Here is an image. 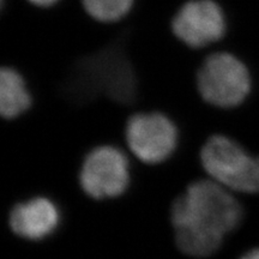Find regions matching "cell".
<instances>
[{
	"label": "cell",
	"mask_w": 259,
	"mask_h": 259,
	"mask_svg": "<svg viewBox=\"0 0 259 259\" xmlns=\"http://www.w3.org/2000/svg\"><path fill=\"white\" fill-rule=\"evenodd\" d=\"M241 218V205L235 197L213 180L192 183L171 208L178 247L197 258L215 253Z\"/></svg>",
	"instance_id": "1"
},
{
	"label": "cell",
	"mask_w": 259,
	"mask_h": 259,
	"mask_svg": "<svg viewBox=\"0 0 259 259\" xmlns=\"http://www.w3.org/2000/svg\"><path fill=\"white\" fill-rule=\"evenodd\" d=\"M196 89L202 101L219 111H234L247 101L253 77L244 59L231 51L204 52L196 71Z\"/></svg>",
	"instance_id": "2"
},
{
	"label": "cell",
	"mask_w": 259,
	"mask_h": 259,
	"mask_svg": "<svg viewBox=\"0 0 259 259\" xmlns=\"http://www.w3.org/2000/svg\"><path fill=\"white\" fill-rule=\"evenodd\" d=\"M210 178L228 190L259 192V156H251L238 142L223 134L209 136L200 150Z\"/></svg>",
	"instance_id": "3"
},
{
	"label": "cell",
	"mask_w": 259,
	"mask_h": 259,
	"mask_svg": "<svg viewBox=\"0 0 259 259\" xmlns=\"http://www.w3.org/2000/svg\"><path fill=\"white\" fill-rule=\"evenodd\" d=\"M124 137L128 149L139 160L157 164L176 151L180 130L168 113L158 109H141L126 118Z\"/></svg>",
	"instance_id": "4"
},
{
	"label": "cell",
	"mask_w": 259,
	"mask_h": 259,
	"mask_svg": "<svg viewBox=\"0 0 259 259\" xmlns=\"http://www.w3.org/2000/svg\"><path fill=\"white\" fill-rule=\"evenodd\" d=\"M170 29L180 44L193 51H209L225 40L228 22L216 0H187L171 17Z\"/></svg>",
	"instance_id": "5"
},
{
	"label": "cell",
	"mask_w": 259,
	"mask_h": 259,
	"mask_svg": "<svg viewBox=\"0 0 259 259\" xmlns=\"http://www.w3.org/2000/svg\"><path fill=\"white\" fill-rule=\"evenodd\" d=\"M79 184L84 192L94 199L121 196L130 184L127 157L114 145H97L84 158Z\"/></svg>",
	"instance_id": "6"
},
{
	"label": "cell",
	"mask_w": 259,
	"mask_h": 259,
	"mask_svg": "<svg viewBox=\"0 0 259 259\" xmlns=\"http://www.w3.org/2000/svg\"><path fill=\"white\" fill-rule=\"evenodd\" d=\"M60 210L53 200L35 197L18 203L10 213L12 232L27 240H44L59 227Z\"/></svg>",
	"instance_id": "7"
},
{
	"label": "cell",
	"mask_w": 259,
	"mask_h": 259,
	"mask_svg": "<svg viewBox=\"0 0 259 259\" xmlns=\"http://www.w3.org/2000/svg\"><path fill=\"white\" fill-rule=\"evenodd\" d=\"M27 77L10 65H0V116L6 122L23 118L34 107Z\"/></svg>",
	"instance_id": "8"
},
{
	"label": "cell",
	"mask_w": 259,
	"mask_h": 259,
	"mask_svg": "<svg viewBox=\"0 0 259 259\" xmlns=\"http://www.w3.org/2000/svg\"><path fill=\"white\" fill-rule=\"evenodd\" d=\"M79 3L93 21L101 24H115L128 17L136 0H79Z\"/></svg>",
	"instance_id": "9"
},
{
	"label": "cell",
	"mask_w": 259,
	"mask_h": 259,
	"mask_svg": "<svg viewBox=\"0 0 259 259\" xmlns=\"http://www.w3.org/2000/svg\"><path fill=\"white\" fill-rule=\"evenodd\" d=\"M25 2L37 9H51L59 4L61 0H25Z\"/></svg>",
	"instance_id": "10"
},
{
	"label": "cell",
	"mask_w": 259,
	"mask_h": 259,
	"mask_svg": "<svg viewBox=\"0 0 259 259\" xmlns=\"http://www.w3.org/2000/svg\"><path fill=\"white\" fill-rule=\"evenodd\" d=\"M241 259H259V248H254V250L247 252L244 257H241Z\"/></svg>",
	"instance_id": "11"
}]
</instances>
